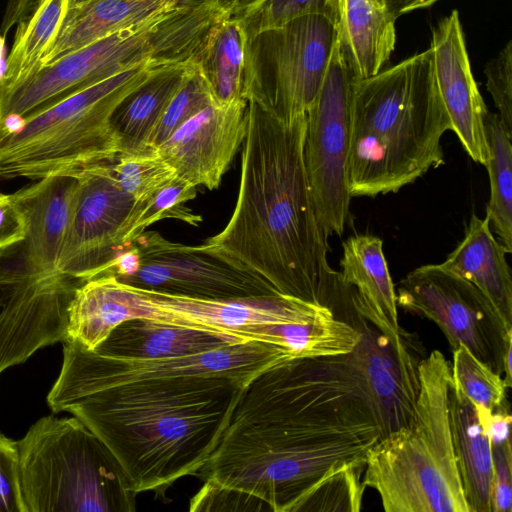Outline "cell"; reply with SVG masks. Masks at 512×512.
I'll list each match as a JSON object with an SVG mask.
<instances>
[{
  "label": "cell",
  "mask_w": 512,
  "mask_h": 512,
  "mask_svg": "<svg viewBox=\"0 0 512 512\" xmlns=\"http://www.w3.org/2000/svg\"><path fill=\"white\" fill-rule=\"evenodd\" d=\"M451 123L427 50L355 80L348 181L351 197L399 191L444 163Z\"/></svg>",
  "instance_id": "4"
},
{
  "label": "cell",
  "mask_w": 512,
  "mask_h": 512,
  "mask_svg": "<svg viewBox=\"0 0 512 512\" xmlns=\"http://www.w3.org/2000/svg\"><path fill=\"white\" fill-rule=\"evenodd\" d=\"M192 66L188 63L160 68L118 105L111 117V126L120 154L153 150L149 147L151 135Z\"/></svg>",
  "instance_id": "25"
},
{
  "label": "cell",
  "mask_w": 512,
  "mask_h": 512,
  "mask_svg": "<svg viewBox=\"0 0 512 512\" xmlns=\"http://www.w3.org/2000/svg\"><path fill=\"white\" fill-rule=\"evenodd\" d=\"M355 77L338 37L321 88L306 112L304 165L324 235H341L349 215L348 168Z\"/></svg>",
  "instance_id": "12"
},
{
  "label": "cell",
  "mask_w": 512,
  "mask_h": 512,
  "mask_svg": "<svg viewBox=\"0 0 512 512\" xmlns=\"http://www.w3.org/2000/svg\"><path fill=\"white\" fill-rule=\"evenodd\" d=\"M211 103L214 102L207 84L193 65L157 123L149 141L150 149L163 144L184 122Z\"/></svg>",
  "instance_id": "35"
},
{
  "label": "cell",
  "mask_w": 512,
  "mask_h": 512,
  "mask_svg": "<svg viewBox=\"0 0 512 512\" xmlns=\"http://www.w3.org/2000/svg\"><path fill=\"white\" fill-rule=\"evenodd\" d=\"M17 446L25 512L136 510L119 461L75 416L40 418Z\"/></svg>",
  "instance_id": "7"
},
{
  "label": "cell",
  "mask_w": 512,
  "mask_h": 512,
  "mask_svg": "<svg viewBox=\"0 0 512 512\" xmlns=\"http://www.w3.org/2000/svg\"><path fill=\"white\" fill-rule=\"evenodd\" d=\"M259 1L260 0H235L231 9V16L235 18L241 17Z\"/></svg>",
  "instance_id": "43"
},
{
  "label": "cell",
  "mask_w": 512,
  "mask_h": 512,
  "mask_svg": "<svg viewBox=\"0 0 512 512\" xmlns=\"http://www.w3.org/2000/svg\"><path fill=\"white\" fill-rule=\"evenodd\" d=\"M57 271L88 280L124 249L122 230L135 199L118 184L112 163L79 171Z\"/></svg>",
  "instance_id": "14"
},
{
  "label": "cell",
  "mask_w": 512,
  "mask_h": 512,
  "mask_svg": "<svg viewBox=\"0 0 512 512\" xmlns=\"http://www.w3.org/2000/svg\"><path fill=\"white\" fill-rule=\"evenodd\" d=\"M78 179L51 175L11 194L26 223L21 240L0 250V290L57 271Z\"/></svg>",
  "instance_id": "16"
},
{
  "label": "cell",
  "mask_w": 512,
  "mask_h": 512,
  "mask_svg": "<svg viewBox=\"0 0 512 512\" xmlns=\"http://www.w3.org/2000/svg\"><path fill=\"white\" fill-rule=\"evenodd\" d=\"M377 1L384 6V0H377Z\"/></svg>",
  "instance_id": "47"
},
{
  "label": "cell",
  "mask_w": 512,
  "mask_h": 512,
  "mask_svg": "<svg viewBox=\"0 0 512 512\" xmlns=\"http://www.w3.org/2000/svg\"><path fill=\"white\" fill-rule=\"evenodd\" d=\"M340 278L352 289L355 311L392 340L404 330L398 323L396 292L383 251L381 238L357 234L343 243Z\"/></svg>",
  "instance_id": "20"
},
{
  "label": "cell",
  "mask_w": 512,
  "mask_h": 512,
  "mask_svg": "<svg viewBox=\"0 0 512 512\" xmlns=\"http://www.w3.org/2000/svg\"><path fill=\"white\" fill-rule=\"evenodd\" d=\"M141 290L157 308V322L231 334L281 347L279 324L308 323L335 316L325 306L282 294L209 300Z\"/></svg>",
  "instance_id": "15"
},
{
  "label": "cell",
  "mask_w": 512,
  "mask_h": 512,
  "mask_svg": "<svg viewBox=\"0 0 512 512\" xmlns=\"http://www.w3.org/2000/svg\"><path fill=\"white\" fill-rule=\"evenodd\" d=\"M448 406L453 448L469 512H490L493 475L490 439L477 418L474 405L453 381Z\"/></svg>",
  "instance_id": "24"
},
{
  "label": "cell",
  "mask_w": 512,
  "mask_h": 512,
  "mask_svg": "<svg viewBox=\"0 0 512 512\" xmlns=\"http://www.w3.org/2000/svg\"><path fill=\"white\" fill-rule=\"evenodd\" d=\"M506 254L488 220L472 214L464 238L441 264L476 286L512 327V276Z\"/></svg>",
  "instance_id": "22"
},
{
  "label": "cell",
  "mask_w": 512,
  "mask_h": 512,
  "mask_svg": "<svg viewBox=\"0 0 512 512\" xmlns=\"http://www.w3.org/2000/svg\"><path fill=\"white\" fill-rule=\"evenodd\" d=\"M170 2L174 3L175 5H181V4H187V3H193V2H199L204 0H169ZM226 7L230 10L232 9L233 3L235 0H221Z\"/></svg>",
  "instance_id": "45"
},
{
  "label": "cell",
  "mask_w": 512,
  "mask_h": 512,
  "mask_svg": "<svg viewBox=\"0 0 512 512\" xmlns=\"http://www.w3.org/2000/svg\"><path fill=\"white\" fill-rule=\"evenodd\" d=\"M25 228V219L11 194L0 192V250L21 240Z\"/></svg>",
  "instance_id": "40"
},
{
  "label": "cell",
  "mask_w": 512,
  "mask_h": 512,
  "mask_svg": "<svg viewBox=\"0 0 512 512\" xmlns=\"http://www.w3.org/2000/svg\"><path fill=\"white\" fill-rule=\"evenodd\" d=\"M62 345L61 370L47 396L78 395L127 382L185 375L227 376L249 383L267 368L295 359L287 349L261 341L162 358L103 355L73 339Z\"/></svg>",
  "instance_id": "11"
},
{
  "label": "cell",
  "mask_w": 512,
  "mask_h": 512,
  "mask_svg": "<svg viewBox=\"0 0 512 512\" xmlns=\"http://www.w3.org/2000/svg\"><path fill=\"white\" fill-rule=\"evenodd\" d=\"M170 6L40 69L0 101V120L46 109L95 83L146 61L183 64L185 47Z\"/></svg>",
  "instance_id": "8"
},
{
  "label": "cell",
  "mask_w": 512,
  "mask_h": 512,
  "mask_svg": "<svg viewBox=\"0 0 512 512\" xmlns=\"http://www.w3.org/2000/svg\"><path fill=\"white\" fill-rule=\"evenodd\" d=\"M337 24L307 15L245 35L242 98L285 122L305 114L323 83Z\"/></svg>",
  "instance_id": "9"
},
{
  "label": "cell",
  "mask_w": 512,
  "mask_h": 512,
  "mask_svg": "<svg viewBox=\"0 0 512 512\" xmlns=\"http://www.w3.org/2000/svg\"><path fill=\"white\" fill-rule=\"evenodd\" d=\"M74 0H42L35 10L17 25L6 59L0 86V101L34 76L54 48Z\"/></svg>",
  "instance_id": "27"
},
{
  "label": "cell",
  "mask_w": 512,
  "mask_h": 512,
  "mask_svg": "<svg viewBox=\"0 0 512 512\" xmlns=\"http://www.w3.org/2000/svg\"><path fill=\"white\" fill-rule=\"evenodd\" d=\"M452 351L453 384L476 409L494 412L507 403L508 388L502 376L477 359L465 346L458 345Z\"/></svg>",
  "instance_id": "31"
},
{
  "label": "cell",
  "mask_w": 512,
  "mask_h": 512,
  "mask_svg": "<svg viewBox=\"0 0 512 512\" xmlns=\"http://www.w3.org/2000/svg\"><path fill=\"white\" fill-rule=\"evenodd\" d=\"M42 0H9L0 32L5 36L13 26L26 19Z\"/></svg>",
  "instance_id": "41"
},
{
  "label": "cell",
  "mask_w": 512,
  "mask_h": 512,
  "mask_svg": "<svg viewBox=\"0 0 512 512\" xmlns=\"http://www.w3.org/2000/svg\"><path fill=\"white\" fill-rule=\"evenodd\" d=\"M7 49H6V40L5 36L0 32V86L2 84V80L5 74L6 69V56Z\"/></svg>",
  "instance_id": "44"
},
{
  "label": "cell",
  "mask_w": 512,
  "mask_h": 512,
  "mask_svg": "<svg viewBox=\"0 0 512 512\" xmlns=\"http://www.w3.org/2000/svg\"><path fill=\"white\" fill-rule=\"evenodd\" d=\"M173 5L169 0H89L73 5L43 67Z\"/></svg>",
  "instance_id": "26"
},
{
  "label": "cell",
  "mask_w": 512,
  "mask_h": 512,
  "mask_svg": "<svg viewBox=\"0 0 512 512\" xmlns=\"http://www.w3.org/2000/svg\"><path fill=\"white\" fill-rule=\"evenodd\" d=\"M238 197L224 229L205 240L265 278L280 294L342 307L304 165L306 113L282 121L248 101Z\"/></svg>",
  "instance_id": "2"
},
{
  "label": "cell",
  "mask_w": 512,
  "mask_h": 512,
  "mask_svg": "<svg viewBox=\"0 0 512 512\" xmlns=\"http://www.w3.org/2000/svg\"><path fill=\"white\" fill-rule=\"evenodd\" d=\"M439 0H384V7L391 17H398L414 10L428 8Z\"/></svg>",
  "instance_id": "42"
},
{
  "label": "cell",
  "mask_w": 512,
  "mask_h": 512,
  "mask_svg": "<svg viewBox=\"0 0 512 512\" xmlns=\"http://www.w3.org/2000/svg\"><path fill=\"white\" fill-rule=\"evenodd\" d=\"M0 512H25L17 441L0 433Z\"/></svg>",
  "instance_id": "38"
},
{
  "label": "cell",
  "mask_w": 512,
  "mask_h": 512,
  "mask_svg": "<svg viewBox=\"0 0 512 512\" xmlns=\"http://www.w3.org/2000/svg\"><path fill=\"white\" fill-rule=\"evenodd\" d=\"M189 510L200 511H271L270 506L263 500L250 494L223 488L209 482H204L201 489L190 500Z\"/></svg>",
  "instance_id": "37"
},
{
  "label": "cell",
  "mask_w": 512,
  "mask_h": 512,
  "mask_svg": "<svg viewBox=\"0 0 512 512\" xmlns=\"http://www.w3.org/2000/svg\"><path fill=\"white\" fill-rule=\"evenodd\" d=\"M307 15H321L338 24L339 0H260L238 19L248 35Z\"/></svg>",
  "instance_id": "34"
},
{
  "label": "cell",
  "mask_w": 512,
  "mask_h": 512,
  "mask_svg": "<svg viewBox=\"0 0 512 512\" xmlns=\"http://www.w3.org/2000/svg\"><path fill=\"white\" fill-rule=\"evenodd\" d=\"M166 66L146 61L39 112L0 120V178L39 180L113 163L120 154L111 126L115 109Z\"/></svg>",
  "instance_id": "6"
},
{
  "label": "cell",
  "mask_w": 512,
  "mask_h": 512,
  "mask_svg": "<svg viewBox=\"0 0 512 512\" xmlns=\"http://www.w3.org/2000/svg\"><path fill=\"white\" fill-rule=\"evenodd\" d=\"M397 306L433 321L450 347L465 346L503 377L505 357L512 351V327L471 282L442 264L415 268L399 283Z\"/></svg>",
  "instance_id": "13"
},
{
  "label": "cell",
  "mask_w": 512,
  "mask_h": 512,
  "mask_svg": "<svg viewBox=\"0 0 512 512\" xmlns=\"http://www.w3.org/2000/svg\"><path fill=\"white\" fill-rule=\"evenodd\" d=\"M418 373L410 421L370 448L362 482L378 492L386 512H469L450 428L451 363L433 350Z\"/></svg>",
  "instance_id": "5"
},
{
  "label": "cell",
  "mask_w": 512,
  "mask_h": 512,
  "mask_svg": "<svg viewBox=\"0 0 512 512\" xmlns=\"http://www.w3.org/2000/svg\"><path fill=\"white\" fill-rule=\"evenodd\" d=\"M248 341L231 334L137 318L116 326L93 351L118 357L162 358L202 354Z\"/></svg>",
  "instance_id": "21"
},
{
  "label": "cell",
  "mask_w": 512,
  "mask_h": 512,
  "mask_svg": "<svg viewBox=\"0 0 512 512\" xmlns=\"http://www.w3.org/2000/svg\"><path fill=\"white\" fill-rule=\"evenodd\" d=\"M248 383L216 375H185L47 396L53 413L78 418L111 450L133 491H166L195 476L226 429Z\"/></svg>",
  "instance_id": "3"
},
{
  "label": "cell",
  "mask_w": 512,
  "mask_h": 512,
  "mask_svg": "<svg viewBox=\"0 0 512 512\" xmlns=\"http://www.w3.org/2000/svg\"><path fill=\"white\" fill-rule=\"evenodd\" d=\"M102 273L136 288L198 299L280 294L265 278L219 248L205 242L197 246L175 243L157 231L142 232Z\"/></svg>",
  "instance_id": "10"
},
{
  "label": "cell",
  "mask_w": 512,
  "mask_h": 512,
  "mask_svg": "<svg viewBox=\"0 0 512 512\" xmlns=\"http://www.w3.org/2000/svg\"><path fill=\"white\" fill-rule=\"evenodd\" d=\"M365 465L348 466L321 481L300 503V511L361 510L365 485L361 476Z\"/></svg>",
  "instance_id": "33"
},
{
  "label": "cell",
  "mask_w": 512,
  "mask_h": 512,
  "mask_svg": "<svg viewBox=\"0 0 512 512\" xmlns=\"http://www.w3.org/2000/svg\"><path fill=\"white\" fill-rule=\"evenodd\" d=\"M87 1H89V0H74L73 5L81 4V3H84V2H87Z\"/></svg>",
  "instance_id": "46"
},
{
  "label": "cell",
  "mask_w": 512,
  "mask_h": 512,
  "mask_svg": "<svg viewBox=\"0 0 512 512\" xmlns=\"http://www.w3.org/2000/svg\"><path fill=\"white\" fill-rule=\"evenodd\" d=\"M244 98L229 105L211 103L184 122L155 150L194 186L218 188L247 132Z\"/></svg>",
  "instance_id": "18"
},
{
  "label": "cell",
  "mask_w": 512,
  "mask_h": 512,
  "mask_svg": "<svg viewBox=\"0 0 512 512\" xmlns=\"http://www.w3.org/2000/svg\"><path fill=\"white\" fill-rule=\"evenodd\" d=\"M381 436L353 351L292 359L243 388L195 476L255 496L272 512H297L325 478L365 465Z\"/></svg>",
  "instance_id": "1"
},
{
  "label": "cell",
  "mask_w": 512,
  "mask_h": 512,
  "mask_svg": "<svg viewBox=\"0 0 512 512\" xmlns=\"http://www.w3.org/2000/svg\"><path fill=\"white\" fill-rule=\"evenodd\" d=\"M436 86L453 131L472 160L489 158L485 118L488 113L474 79L457 10L433 29L429 47Z\"/></svg>",
  "instance_id": "19"
},
{
  "label": "cell",
  "mask_w": 512,
  "mask_h": 512,
  "mask_svg": "<svg viewBox=\"0 0 512 512\" xmlns=\"http://www.w3.org/2000/svg\"><path fill=\"white\" fill-rule=\"evenodd\" d=\"M244 47L242 24L238 18L229 16L211 29L194 56L192 64L217 105L242 99Z\"/></svg>",
  "instance_id": "28"
},
{
  "label": "cell",
  "mask_w": 512,
  "mask_h": 512,
  "mask_svg": "<svg viewBox=\"0 0 512 512\" xmlns=\"http://www.w3.org/2000/svg\"><path fill=\"white\" fill-rule=\"evenodd\" d=\"M337 30L356 80L380 72L394 51L395 20L377 0H339Z\"/></svg>",
  "instance_id": "23"
},
{
  "label": "cell",
  "mask_w": 512,
  "mask_h": 512,
  "mask_svg": "<svg viewBox=\"0 0 512 512\" xmlns=\"http://www.w3.org/2000/svg\"><path fill=\"white\" fill-rule=\"evenodd\" d=\"M489 158L485 165L490 180V199L486 219L497 240L512 252V144L498 114L485 118Z\"/></svg>",
  "instance_id": "29"
},
{
  "label": "cell",
  "mask_w": 512,
  "mask_h": 512,
  "mask_svg": "<svg viewBox=\"0 0 512 512\" xmlns=\"http://www.w3.org/2000/svg\"><path fill=\"white\" fill-rule=\"evenodd\" d=\"M84 281L56 272L0 290V374L68 339L69 307Z\"/></svg>",
  "instance_id": "17"
},
{
  "label": "cell",
  "mask_w": 512,
  "mask_h": 512,
  "mask_svg": "<svg viewBox=\"0 0 512 512\" xmlns=\"http://www.w3.org/2000/svg\"><path fill=\"white\" fill-rule=\"evenodd\" d=\"M486 85L506 132L512 136V41L485 68Z\"/></svg>",
  "instance_id": "36"
},
{
  "label": "cell",
  "mask_w": 512,
  "mask_h": 512,
  "mask_svg": "<svg viewBox=\"0 0 512 512\" xmlns=\"http://www.w3.org/2000/svg\"><path fill=\"white\" fill-rule=\"evenodd\" d=\"M492 485L490 512L512 511V444L511 438L491 444Z\"/></svg>",
  "instance_id": "39"
},
{
  "label": "cell",
  "mask_w": 512,
  "mask_h": 512,
  "mask_svg": "<svg viewBox=\"0 0 512 512\" xmlns=\"http://www.w3.org/2000/svg\"><path fill=\"white\" fill-rule=\"evenodd\" d=\"M196 194V186L177 176L151 198L135 202L122 230L124 247L132 243L145 228L166 218L197 226L202 222V217L185 206Z\"/></svg>",
  "instance_id": "30"
},
{
  "label": "cell",
  "mask_w": 512,
  "mask_h": 512,
  "mask_svg": "<svg viewBox=\"0 0 512 512\" xmlns=\"http://www.w3.org/2000/svg\"><path fill=\"white\" fill-rule=\"evenodd\" d=\"M112 169L120 187L136 202L151 198L178 176L156 150L120 154Z\"/></svg>",
  "instance_id": "32"
}]
</instances>
